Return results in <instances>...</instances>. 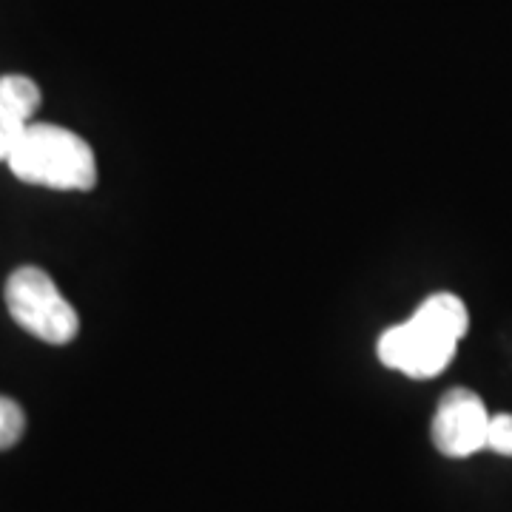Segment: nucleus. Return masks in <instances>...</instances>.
<instances>
[{"label":"nucleus","instance_id":"1","mask_svg":"<svg viewBox=\"0 0 512 512\" xmlns=\"http://www.w3.org/2000/svg\"><path fill=\"white\" fill-rule=\"evenodd\" d=\"M467 328V305L456 293H433L407 322L384 330L376 350L390 370L410 379H430L453 362Z\"/></svg>","mask_w":512,"mask_h":512},{"label":"nucleus","instance_id":"2","mask_svg":"<svg viewBox=\"0 0 512 512\" xmlns=\"http://www.w3.org/2000/svg\"><path fill=\"white\" fill-rule=\"evenodd\" d=\"M6 163L18 180L29 185L55 191H92L97 185L92 146L55 123H29Z\"/></svg>","mask_w":512,"mask_h":512},{"label":"nucleus","instance_id":"3","mask_svg":"<svg viewBox=\"0 0 512 512\" xmlns=\"http://www.w3.org/2000/svg\"><path fill=\"white\" fill-rule=\"evenodd\" d=\"M6 308L20 328L49 345H69L80 330L69 299L57 291L55 279L35 265H23L9 276Z\"/></svg>","mask_w":512,"mask_h":512},{"label":"nucleus","instance_id":"4","mask_svg":"<svg viewBox=\"0 0 512 512\" xmlns=\"http://www.w3.org/2000/svg\"><path fill=\"white\" fill-rule=\"evenodd\" d=\"M487 427L490 413L481 396L467 387H456L444 393L433 416V444L441 456L467 458L487 450Z\"/></svg>","mask_w":512,"mask_h":512},{"label":"nucleus","instance_id":"5","mask_svg":"<svg viewBox=\"0 0 512 512\" xmlns=\"http://www.w3.org/2000/svg\"><path fill=\"white\" fill-rule=\"evenodd\" d=\"M40 106V89L35 80L23 74L0 77V160L12 154V148L29 128Z\"/></svg>","mask_w":512,"mask_h":512},{"label":"nucleus","instance_id":"6","mask_svg":"<svg viewBox=\"0 0 512 512\" xmlns=\"http://www.w3.org/2000/svg\"><path fill=\"white\" fill-rule=\"evenodd\" d=\"M23 430H26V416L20 404L0 396V450L15 447L23 439Z\"/></svg>","mask_w":512,"mask_h":512},{"label":"nucleus","instance_id":"7","mask_svg":"<svg viewBox=\"0 0 512 512\" xmlns=\"http://www.w3.org/2000/svg\"><path fill=\"white\" fill-rule=\"evenodd\" d=\"M487 450H493L498 456L512 458V413L490 416V427H487Z\"/></svg>","mask_w":512,"mask_h":512}]
</instances>
